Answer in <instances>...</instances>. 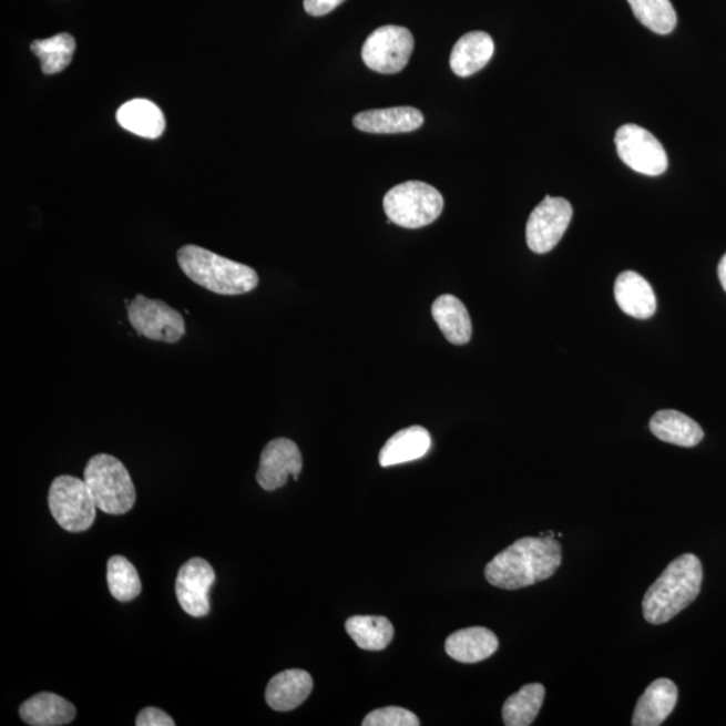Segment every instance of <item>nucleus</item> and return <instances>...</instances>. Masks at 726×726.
Masks as SVG:
<instances>
[{
    "mask_svg": "<svg viewBox=\"0 0 726 726\" xmlns=\"http://www.w3.org/2000/svg\"><path fill=\"white\" fill-rule=\"evenodd\" d=\"M561 565L553 536H523L485 565L484 576L498 589L515 591L552 577Z\"/></svg>",
    "mask_w": 726,
    "mask_h": 726,
    "instance_id": "f257e3e1",
    "label": "nucleus"
},
{
    "mask_svg": "<svg viewBox=\"0 0 726 726\" xmlns=\"http://www.w3.org/2000/svg\"><path fill=\"white\" fill-rule=\"evenodd\" d=\"M703 565L687 553L672 561L643 597V616L652 624H665L697 599L703 584Z\"/></svg>",
    "mask_w": 726,
    "mask_h": 726,
    "instance_id": "f03ea898",
    "label": "nucleus"
},
{
    "mask_svg": "<svg viewBox=\"0 0 726 726\" xmlns=\"http://www.w3.org/2000/svg\"><path fill=\"white\" fill-rule=\"evenodd\" d=\"M176 258L182 273L211 293L236 296L248 294L257 287L258 275L254 268L201 246H182Z\"/></svg>",
    "mask_w": 726,
    "mask_h": 726,
    "instance_id": "7ed1b4c3",
    "label": "nucleus"
},
{
    "mask_svg": "<svg viewBox=\"0 0 726 726\" xmlns=\"http://www.w3.org/2000/svg\"><path fill=\"white\" fill-rule=\"evenodd\" d=\"M84 481L98 509L105 514H127L135 507V484L125 466L112 454H94L85 467Z\"/></svg>",
    "mask_w": 726,
    "mask_h": 726,
    "instance_id": "20e7f679",
    "label": "nucleus"
},
{
    "mask_svg": "<svg viewBox=\"0 0 726 726\" xmlns=\"http://www.w3.org/2000/svg\"><path fill=\"white\" fill-rule=\"evenodd\" d=\"M443 207V195L438 188L420 181L403 182L390 188L384 197V211L391 224L407 229L431 225L440 217Z\"/></svg>",
    "mask_w": 726,
    "mask_h": 726,
    "instance_id": "39448f33",
    "label": "nucleus"
},
{
    "mask_svg": "<svg viewBox=\"0 0 726 726\" xmlns=\"http://www.w3.org/2000/svg\"><path fill=\"white\" fill-rule=\"evenodd\" d=\"M48 502L55 522L67 532H86L96 520L98 507L84 479L57 477L50 485Z\"/></svg>",
    "mask_w": 726,
    "mask_h": 726,
    "instance_id": "423d86ee",
    "label": "nucleus"
},
{
    "mask_svg": "<svg viewBox=\"0 0 726 726\" xmlns=\"http://www.w3.org/2000/svg\"><path fill=\"white\" fill-rule=\"evenodd\" d=\"M129 320L139 336L155 342L176 344L186 334L185 319L167 303L136 295L129 305Z\"/></svg>",
    "mask_w": 726,
    "mask_h": 726,
    "instance_id": "0eeeda50",
    "label": "nucleus"
},
{
    "mask_svg": "<svg viewBox=\"0 0 726 726\" xmlns=\"http://www.w3.org/2000/svg\"><path fill=\"white\" fill-rule=\"evenodd\" d=\"M415 49V38L406 28H378L368 37L362 47L365 65L377 73L395 74L408 65Z\"/></svg>",
    "mask_w": 726,
    "mask_h": 726,
    "instance_id": "6e6552de",
    "label": "nucleus"
},
{
    "mask_svg": "<svg viewBox=\"0 0 726 726\" xmlns=\"http://www.w3.org/2000/svg\"><path fill=\"white\" fill-rule=\"evenodd\" d=\"M615 144L618 157L634 172L658 176L668 166L667 154L652 132L636 124H624L617 130Z\"/></svg>",
    "mask_w": 726,
    "mask_h": 726,
    "instance_id": "1a4fd4ad",
    "label": "nucleus"
},
{
    "mask_svg": "<svg viewBox=\"0 0 726 726\" xmlns=\"http://www.w3.org/2000/svg\"><path fill=\"white\" fill-rule=\"evenodd\" d=\"M572 205L565 198L549 197L530 214L526 243L534 254L551 252L563 238L572 219Z\"/></svg>",
    "mask_w": 726,
    "mask_h": 726,
    "instance_id": "9d476101",
    "label": "nucleus"
},
{
    "mask_svg": "<svg viewBox=\"0 0 726 726\" xmlns=\"http://www.w3.org/2000/svg\"><path fill=\"white\" fill-rule=\"evenodd\" d=\"M214 581L216 573L204 559L194 558L181 566L175 581V593L186 614L193 617L209 615V593Z\"/></svg>",
    "mask_w": 726,
    "mask_h": 726,
    "instance_id": "9b49d317",
    "label": "nucleus"
},
{
    "mask_svg": "<svg viewBox=\"0 0 726 726\" xmlns=\"http://www.w3.org/2000/svg\"><path fill=\"white\" fill-rule=\"evenodd\" d=\"M303 469V457L295 441L279 438L264 447L256 481L265 491H275L286 485L289 477L298 481Z\"/></svg>",
    "mask_w": 726,
    "mask_h": 726,
    "instance_id": "f8f14e48",
    "label": "nucleus"
},
{
    "mask_svg": "<svg viewBox=\"0 0 726 726\" xmlns=\"http://www.w3.org/2000/svg\"><path fill=\"white\" fill-rule=\"evenodd\" d=\"M359 131L369 134H406L419 130L425 124V115L413 106L359 112L352 119Z\"/></svg>",
    "mask_w": 726,
    "mask_h": 726,
    "instance_id": "ddd939ff",
    "label": "nucleus"
},
{
    "mask_svg": "<svg viewBox=\"0 0 726 726\" xmlns=\"http://www.w3.org/2000/svg\"><path fill=\"white\" fill-rule=\"evenodd\" d=\"M314 681L311 675L300 668H289L269 681L265 699L276 712H290L305 703L311 694Z\"/></svg>",
    "mask_w": 726,
    "mask_h": 726,
    "instance_id": "4468645a",
    "label": "nucleus"
},
{
    "mask_svg": "<svg viewBox=\"0 0 726 726\" xmlns=\"http://www.w3.org/2000/svg\"><path fill=\"white\" fill-rule=\"evenodd\" d=\"M678 701L677 685L667 678H659L650 685L637 701L633 716L634 726H658L672 715Z\"/></svg>",
    "mask_w": 726,
    "mask_h": 726,
    "instance_id": "2eb2a0df",
    "label": "nucleus"
},
{
    "mask_svg": "<svg viewBox=\"0 0 726 726\" xmlns=\"http://www.w3.org/2000/svg\"><path fill=\"white\" fill-rule=\"evenodd\" d=\"M615 299L624 314L636 319L652 318L656 311L653 287L640 274L627 270L615 283Z\"/></svg>",
    "mask_w": 726,
    "mask_h": 726,
    "instance_id": "dca6fc26",
    "label": "nucleus"
},
{
    "mask_svg": "<svg viewBox=\"0 0 726 726\" xmlns=\"http://www.w3.org/2000/svg\"><path fill=\"white\" fill-rule=\"evenodd\" d=\"M494 41L484 31H471L454 43L450 65L459 78H469L489 64L494 55Z\"/></svg>",
    "mask_w": 726,
    "mask_h": 726,
    "instance_id": "f3484780",
    "label": "nucleus"
},
{
    "mask_svg": "<svg viewBox=\"0 0 726 726\" xmlns=\"http://www.w3.org/2000/svg\"><path fill=\"white\" fill-rule=\"evenodd\" d=\"M500 647V641L492 631L484 627L459 630L448 636L446 653L460 663H478L490 658Z\"/></svg>",
    "mask_w": 726,
    "mask_h": 726,
    "instance_id": "a211bd4d",
    "label": "nucleus"
},
{
    "mask_svg": "<svg viewBox=\"0 0 726 726\" xmlns=\"http://www.w3.org/2000/svg\"><path fill=\"white\" fill-rule=\"evenodd\" d=\"M75 706L54 693H38L19 708V716L31 726H61L73 722Z\"/></svg>",
    "mask_w": 726,
    "mask_h": 726,
    "instance_id": "6ab92c4d",
    "label": "nucleus"
},
{
    "mask_svg": "<svg viewBox=\"0 0 726 726\" xmlns=\"http://www.w3.org/2000/svg\"><path fill=\"white\" fill-rule=\"evenodd\" d=\"M116 120L124 130L141 137L157 139L166 130V120L153 101L135 99L120 106Z\"/></svg>",
    "mask_w": 726,
    "mask_h": 726,
    "instance_id": "aec40b11",
    "label": "nucleus"
},
{
    "mask_svg": "<svg viewBox=\"0 0 726 726\" xmlns=\"http://www.w3.org/2000/svg\"><path fill=\"white\" fill-rule=\"evenodd\" d=\"M650 429L655 438L665 443L685 448L696 447L704 439L703 428L678 410H659L650 421Z\"/></svg>",
    "mask_w": 726,
    "mask_h": 726,
    "instance_id": "412c9836",
    "label": "nucleus"
},
{
    "mask_svg": "<svg viewBox=\"0 0 726 726\" xmlns=\"http://www.w3.org/2000/svg\"><path fill=\"white\" fill-rule=\"evenodd\" d=\"M431 443V434L426 428L413 426L401 429L400 432L391 436L387 444L382 447L380 464L390 467L425 458Z\"/></svg>",
    "mask_w": 726,
    "mask_h": 726,
    "instance_id": "4be33fe9",
    "label": "nucleus"
},
{
    "mask_svg": "<svg viewBox=\"0 0 726 726\" xmlns=\"http://www.w3.org/2000/svg\"><path fill=\"white\" fill-rule=\"evenodd\" d=\"M432 317L448 342L452 345L470 342L472 337L470 314L458 298L452 295L439 296L432 306Z\"/></svg>",
    "mask_w": 726,
    "mask_h": 726,
    "instance_id": "5701e85b",
    "label": "nucleus"
},
{
    "mask_svg": "<svg viewBox=\"0 0 726 726\" xmlns=\"http://www.w3.org/2000/svg\"><path fill=\"white\" fill-rule=\"evenodd\" d=\"M346 631L359 648L369 652L387 648L395 636L393 624L385 616H352L347 618Z\"/></svg>",
    "mask_w": 726,
    "mask_h": 726,
    "instance_id": "b1692460",
    "label": "nucleus"
},
{
    "mask_svg": "<svg viewBox=\"0 0 726 726\" xmlns=\"http://www.w3.org/2000/svg\"><path fill=\"white\" fill-rule=\"evenodd\" d=\"M545 699V687L541 684H530L521 687L503 705L502 717L508 726L532 725Z\"/></svg>",
    "mask_w": 726,
    "mask_h": 726,
    "instance_id": "393cba45",
    "label": "nucleus"
},
{
    "mask_svg": "<svg viewBox=\"0 0 726 726\" xmlns=\"http://www.w3.org/2000/svg\"><path fill=\"white\" fill-rule=\"evenodd\" d=\"M30 49L40 60L43 73L57 74L71 65L75 41L71 34L62 33L33 41Z\"/></svg>",
    "mask_w": 726,
    "mask_h": 726,
    "instance_id": "a878e982",
    "label": "nucleus"
},
{
    "mask_svg": "<svg viewBox=\"0 0 726 726\" xmlns=\"http://www.w3.org/2000/svg\"><path fill=\"white\" fill-rule=\"evenodd\" d=\"M106 581L111 595L117 602L129 603L142 592V581L136 567L123 555H112L106 564Z\"/></svg>",
    "mask_w": 726,
    "mask_h": 726,
    "instance_id": "bb28decb",
    "label": "nucleus"
},
{
    "mask_svg": "<svg viewBox=\"0 0 726 726\" xmlns=\"http://www.w3.org/2000/svg\"><path fill=\"white\" fill-rule=\"evenodd\" d=\"M628 3L637 21L656 34H671L677 24V12L671 0H628Z\"/></svg>",
    "mask_w": 726,
    "mask_h": 726,
    "instance_id": "cd10ccee",
    "label": "nucleus"
},
{
    "mask_svg": "<svg viewBox=\"0 0 726 726\" xmlns=\"http://www.w3.org/2000/svg\"><path fill=\"white\" fill-rule=\"evenodd\" d=\"M364 726H419L420 722L415 713L399 708V706H388V708L377 709L365 717Z\"/></svg>",
    "mask_w": 726,
    "mask_h": 726,
    "instance_id": "c85d7f7f",
    "label": "nucleus"
},
{
    "mask_svg": "<svg viewBox=\"0 0 726 726\" xmlns=\"http://www.w3.org/2000/svg\"><path fill=\"white\" fill-rule=\"evenodd\" d=\"M137 726H174L175 722L166 712L157 708H144L136 717Z\"/></svg>",
    "mask_w": 726,
    "mask_h": 726,
    "instance_id": "c756f323",
    "label": "nucleus"
},
{
    "mask_svg": "<svg viewBox=\"0 0 726 726\" xmlns=\"http://www.w3.org/2000/svg\"><path fill=\"white\" fill-rule=\"evenodd\" d=\"M345 0H305V10L309 16L324 17L339 8Z\"/></svg>",
    "mask_w": 726,
    "mask_h": 726,
    "instance_id": "7c9ffc66",
    "label": "nucleus"
},
{
    "mask_svg": "<svg viewBox=\"0 0 726 726\" xmlns=\"http://www.w3.org/2000/svg\"><path fill=\"white\" fill-rule=\"evenodd\" d=\"M718 279L723 284V288L726 293V254L722 258V262L718 264Z\"/></svg>",
    "mask_w": 726,
    "mask_h": 726,
    "instance_id": "2f4dec72",
    "label": "nucleus"
}]
</instances>
